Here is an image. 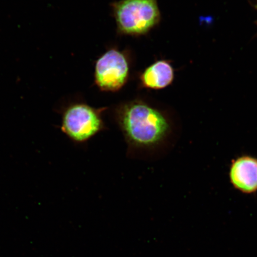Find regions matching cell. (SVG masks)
Instances as JSON below:
<instances>
[{
    "label": "cell",
    "mask_w": 257,
    "mask_h": 257,
    "mask_svg": "<svg viewBox=\"0 0 257 257\" xmlns=\"http://www.w3.org/2000/svg\"><path fill=\"white\" fill-rule=\"evenodd\" d=\"M115 123L133 156L152 155L174 143L178 132L175 119L165 111L141 99L118 105L114 111Z\"/></svg>",
    "instance_id": "obj_1"
},
{
    "label": "cell",
    "mask_w": 257,
    "mask_h": 257,
    "mask_svg": "<svg viewBox=\"0 0 257 257\" xmlns=\"http://www.w3.org/2000/svg\"><path fill=\"white\" fill-rule=\"evenodd\" d=\"M130 64L126 56L116 49L109 50L96 60L95 83L102 91L117 92L126 84Z\"/></svg>",
    "instance_id": "obj_4"
},
{
    "label": "cell",
    "mask_w": 257,
    "mask_h": 257,
    "mask_svg": "<svg viewBox=\"0 0 257 257\" xmlns=\"http://www.w3.org/2000/svg\"><path fill=\"white\" fill-rule=\"evenodd\" d=\"M118 30L132 36L146 34L160 22L157 0H120L112 5Z\"/></svg>",
    "instance_id": "obj_3"
},
{
    "label": "cell",
    "mask_w": 257,
    "mask_h": 257,
    "mask_svg": "<svg viewBox=\"0 0 257 257\" xmlns=\"http://www.w3.org/2000/svg\"><path fill=\"white\" fill-rule=\"evenodd\" d=\"M174 78L175 70L171 63L161 60L144 70L140 76V82L144 88L160 90L171 85Z\"/></svg>",
    "instance_id": "obj_6"
},
{
    "label": "cell",
    "mask_w": 257,
    "mask_h": 257,
    "mask_svg": "<svg viewBox=\"0 0 257 257\" xmlns=\"http://www.w3.org/2000/svg\"><path fill=\"white\" fill-rule=\"evenodd\" d=\"M229 178L231 185L243 194L257 192V159L250 155L236 157L231 162Z\"/></svg>",
    "instance_id": "obj_5"
},
{
    "label": "cell",
    "mask_w": 257,
    "mask_h": 257,
    "mask_svg": "<svg viewBox=\"0 0 257 257\" xmlns=\"http://www.w3.org/2000/svg\"><path fill=\"white\" fill-rule=\"evenodd\" d=\"M255 8H256V9L257 10V0H256V3L255 4Z\"/></svg>",
    "instance_id": "obj_7"
},
{
    "label": "cell",
    "mask_w": 257,
    "mask_h": 257,
    "mask_svg": "<svg viewBox=\"0 0 257 257\" xmlns=\"http://www.w3.org/2000/svg\"><path fill=\"white\" fill-rule=\"evenodd\" d=\"M107 108H96L84 102L77 101L60 106V130L73 143H88L107 127L103 114Z\"/></svg>",
    "instance_id": "obj_2"
}]
</instances>
